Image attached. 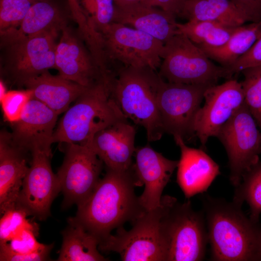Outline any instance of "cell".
<instances>
[{"mask_svg":"<svg viewBox=\"0 0 261 261\" xmlns=\"http://www.w3.org/2000/svg\"><path fill=\"white\" fill-rule=\"evenodd\" d=\"M106 169L90 195L77 206L75 216L72 217L99 243L114 229L127 222L131 223L146 211L135 193V188L142 185L133 164L126 171Z\"/></svg>","mask_w":261,"mask_h":261,"instance_id":"1","label":"cell"},{"mask_svg":"<svg viewBox=\"0 0 261 261\" xmlns=\"http://www.w3.org/2000/svg\"><path fill=\"white\" fill-rule=\"evenodd\" d=\"M203 203L212 261H261L259 221L247 217L233 201L206 195Z\"/></svg>","mask_w":261,"mask_h":261,"instance_id":"2","label":"cell"},{"mask_svg":"<svg viewBox=\"0 0 261 261\" xmlns=\"http://www.w3.org/2000/svg\"><path fill=\"white\" fill-rule=\"evenodd\" d=\"M162 78L150 68H118L110 83L114 100L128 119L143 127L149 142L160 140L165 132L158 105Z\"/></svg>","mask_w":261,"mask_h":261,"instance_id":"3","label":"cell"},{"mask_svg":"<svg viewBox=\"0 0 261 261\" xmlns=\"http://www.w3.org/2000/svg\"><path fill=\"white\" fill-rule=\"evenodd\" d=\"M110 81L88 87L64 112L55 129L53 143L87 145L99 131L127 119L112 96Z\"/></svg>","mask_w":261,"mask_h":261,"instance_id":"4","label":"cell"},{"mask_svg":"<svg viewBox=\"0 0 261 261\" xmlns=\"http://www.w3.org/2000/svg\"><path fill=\"white\" fill-rule=\"evenodd\" d=\"M172 198L162 196L159 206L138 217L130 230L123 227L117 229L116 234L100 242L99 249L116 252L124 261H166L163 218Z\"/></svg>","mask_w":261,"mask_h":261,"instance_id":"5","label":"cell"},{"mask_svg":"<svg viewBox=\"0 0 261 261\" xmlns=\"http://www.w3.org/2000/svg\"><path fill=\"white\" fill-rule=\"evenodd\" d=\"M159 74L166 81L211 87L222 78L232 79L229 70L214 64L186 36L174 35L164 44Z\"/></svg>","mask_w":261,"mask_h":261,"instance_id":"6","label":"cell"},{"mask_svg":"<svg viewBox=\"0 0 261 261\" xmlns=\"http://www.w3.org/2000/svg\"><path fill=\"white\" fill-rule=\"evenodd\" d=\"M204 217L203 212L192 208L189 201L180 203L173 197L163 219L166 261L204 259L208 242Z\"/></svg>","mask_w":261,"mask_h":261,"instance_id":"7","label":"cell"},{"mask_svg":"<svg viewBox=\"0 0 261 261\" xmlns=\"http://www.w3.org/2000/svg\"><path fill=\"white\" fill-rule=\"evenodd\" d=\"M107 61L120 67L159 68L164 44L151 35L129 26L112 22L100 33Z\"/></svg>","mask_w":261,"mask_h":261,"instance_id":"8","label":"cell"},{"mask_svg":"<svg viewBox=\"0 0 261 261\" xmlns=\"http://www.w3.org/2000/svg\"><path fill=\"white\" fill-rule=\"evenodd\" d=\"M258 127L245 102L216 136L226 149L230 180L235 187L240 183L243 175L260 161L261 131Z\"/></svg>","mask_w":261,"mask_h":261,"instance_id":"9","label":"cell"},{"mask_svg":"<svg viewBox=\"0 0 261 261\" xmlns=\"http://www.w3.org/2000/svg\"><path fill=\"white\" fill-rule=\"evenodd\" d=\"M65 144V156L56 175L64 196L63 208L83 203L100 178L102 160L87 145Z\"/></svg>","mask_w":261,"mask_h":261,"instance_id":"10","label":"cell"},{"mask_svg":"<svg viewBox=\"0 0 261 261\" xmlns=\"http://www.w3.org/2000/svg\"><path fill=\"white\" fill-rule=\"evenodd\" d=\"M208 87L169 82L162 78L157 101L165 132L184 140L195 136L194 119Z\"/></svg>","mask_w":261,"mask_h":261,"instance_id":"11","label":"cell"},{"mask_svg":"<svg viewBox=\"0 0 261 261\" xmlns=\"http://www.w3.org/2000/svg\"><path fill=\"white\" fill-rule=\"evenodd\" d=\"M204 103L198 110L194 121V136L204 146L208 139L216 137L222 127L244 104L241 82L230 79L206 89Z\"/></svg>","mask_w":261,"mask_h":261,"instance_id":"12","label":"cell"},{"mask_svg":"<svg viewBox=\"0 0 261 261\" xmlns=\"http://www.w3.org/2000/svg\"><path fill=\"white\" fill-rule=\"evenodd\" d=\"M30 154V166L23 179L16 204L29 216L44 220L50 215L53 201L61 191L60 185L51 167L52 157L39 150Z\"/></svg>","mask_w":261,"mask_h":261,"instance_id":"13","label":"cell"},{"mask_svg":"<svg viewBox=\"0 0 261 261\" xmlns=\"http://www.w3.org/2000/svg\"><path fill=\"white\" fill-rule=\"evenodd\" d=\"M54 28L10 44L8 70L20 84L30 77L55 68V51L58 31Z\"/></svg>","mask_w":261,"mask_h":261,"instance_id":"14","label":"cell"},{"mask_svg":"<svg viewBox=\"0 0 261 261\" xmlns=\"http://www.w3.org/2000/svg\"><path fill=\"white\" fill-rule=\"evenodd\" d=\"M58 116L44 104L32 98L20 120L11 124L14 143L27 153L39 150L52 157L51 146Z\"/></svg>","mask_w":261,"mask_h":261,"instance_id":"15","label":"cell"},{"mask_svg":"<svg viewBox=\"0 0 261 261\" xmlns=\"http://www.w3.org/2000/svg\"><path fill=\"white\" fill-rule=\"evenodd\" d=\"M55 51L56 69L62 77L86 87L107 80L109 75L99 68L91 53L66 25Z\"/></svg>","mask_w":261,"mask_h":261,"instance_id":"16","label":"cell"},{"mask_svg":"<svg viewBox=\"0 0 261 261\" xmlns=\"http://www.w3.org/2000/svg\"><path fill=\"white\" fill-rule=\"evenodd\" d=\"M134 154V169L142 186L145 185L139 199L143 207L148 211L160 205L163 190L178 160H169L148 145L136 148Z\"/></svg>","mask_w":261,"mask_h":261,"instance_id":"17","label":"cell"},{"mask_svg":"<svg viewBox=\"0 0 261 261\" xmlns=\"http://www.w3.org/2000/svg\"><path fill=\"white\" fill-rule=\"evenodd\" d=\"M136 130L127 119L116 122L97 133L88 145L106 169L126 171L133 163Z\"/></svg>","mask_w":261,"mask_h":261,"instance_id":"18","label":"cell"},{"mask_svg":"<svg viewBox=\"0 0 261 261\" xmlns=\"http://www.w3.org/2000/svg\"><path fill=\"white\" fill-rule=\"evenodd\" d=\"M180 150L176 181L185 197L206 191L220 174L219 165L203 150L187 146L180 136H174Z\"/></svg>","mask_w":261,"mask_h":261,"instance_id":"19","label":"cell"},{"mask_svg":"<svg viewBox=\"0 0 261 261\" xmlns=\"http://www.w3.org/2000/svg\"><path fill=\"white\" fill-rule=\"evenodd\" d=\"M27 153L14 143L11 132L0 134V213L16 205L29 167Z\"/></svg>","mask_w":261,"mask_h":261,"instance_id":"20","label":"cell"},{"mask_svg":"<svg viewBox=\"0 0 261 261\" xmlns=\"http://www.w3.org/2000/svg\"><path fill=\"white\" fill-rule=\"evenodd\" d=\"M175 17L141 2L123 6L115 5L113 22L146 33L165 44L178 33Z\"/></svg>","mask_w":261,"mask_h":261,"instance_id":"21","label":"cell"},{"mask_svg":"<svg viewBox=\"0 0 261 261\" xmlns=\"http://www.w3.org/2000/svg\"><path fill=\"white\" fill-rule=\"evenodd\" d=\"M21 84L31 91L32 98L58 115L66 111L71 103L88 88L59 75H52L48 71L27 79Z\"/></svg>","mask_w":261,"mask_h":261,"instance_id":"22","label":"cell"},{"mask_svg":"<svg viewBox=\"0 0 261 261\" xmlns=\"http://www.w3.org/2000/svg\"><path fill=\"white\" fill-rule=\"evenodd\" d=\"M63 14L58 7L48 0L35 1L19 26L1 34L9 44L43 31L57 28L62 29L66 25Z\"/></svg>","mask_w":261,"mask_h":261,"instance_id":"23","label":"cell"},{"mask_svg":"<svg viewBox=\"0 0 261 261\" xmlns=\"http://www.w3.org/2000/svg\"><path fill=\"white\" fill-rule=\"evenodd\" d=\"M179 16L188 21H215L231 27L248 21L231 0H188Z\"/></svg>","mask_w":261,"mask_h":261,"instance_id":"24","label":"cell"},{"mask_svg":"<svg viewBox=\"0 0 261 261\" xmlns=\"http://www.w3.org/2000/svg\"><path fill=\"white\" fill-rule=\"evenodd\" d=\"M68 226L61 232L63 241L59 251L58 261H108L99 251L98 239L87 232L72 217Z\"/></svg>","mask_w":261,"mask_h":261,"instance_id":"25","label":"cell"},{"mask_svg":"<svg viewBox=\"0 0 261 261\" xmlns=\"http://www.w3.org/2000/svg\"><path fill=\"white\" fill-rule=\"evenodd\" d=\"M261 36V21L238 27L229 39L218 47L198 46L210 59L230 67Z\"/></svg>","mask_w":261,"mask_h":261,"instance_id":"26","label":"cell"},{"mask_svg":"<svg viewBox=\"0 0 261 261\" xmlns=\"http://www.w3.org/2000/svg\"><path fill=\"white\" fill-rule=\"evenodd\" d=\"M39 231L26 228L9 242L0 244V261H43L49 260L54 244H44L36 239Z\"/></svg>","mask_w":261,"mask_h":261,"instance_id":"27","label":"cell"},{"mask_svg":"<svg viewBox=\"0 0 261 261\" xmlns=\"http://www.w3.org/2000/svg\"><path fill=\"white\" fill-rule=\"evenodd\" d=\"M178 33L186 36L198 46L218 47L223 45L238 27H231L220 23L209 21H188L177 22Z\"/></svg>","mask_w":261,"mask_h":261,"instance_id":"28","label":"cell"},{"mask_svg":"<svg viewBox=\"0 0 261 261\" xmlns=\"http://www.w3.org/2000/svg\"><path fill=\"white\" fill-rule=\"evenodd\" d=\"M232 201L241 205L246 202L250 207V218L259 221L261 213L260 161L243 175L240 183L235 187Z\"/></svg>","mask_w":261,"mask_h":261,"instance_id":"29","label":"cell"},{"mask_svg":"<svg viewBox=\"0 0 261 261\" xmlns=\"http://www.w3.org/2000/svg\"><path fill=\"white\" fill-rule=\"evenodd\" d=\"M245 102L261 130V64L241 71Z\"/></svg>","mask_w":261,"mask_h":261,"instance_id":"30","label":"cell"},{"mask_svg":"<svg viewBox=\"0 0 261 261\" xmlns=\"http://www.w3.org/2000/svg\"><path fill=\"white\" fill-rule=\"evenodd\" d=\"M0 244L9 242L23 230L30 228L39 231L35 222L27 218L28 213L16 205L0 215Z\"/></svg>","mask_w":261,"mask_h":261,"instance_id":"31","label":"cell"},{"mask_svg":"<svg viewBox=\"0 0 261 261\" xmlns=\"http://www.w3.org/2000/svg\"><path fill=\"white\" fill-rule=\"evenodd\" d=\"M35 1L31 0H0L1 35L18 28Z\"/></svg>","mask_w":261,"mask_h":261,"instance_id":"32","label":"cell"},{"mask_svg":"<svg viewBox=\"0 0 261 261\" xmlns=\"http://www.w3.org/2000/svg\"><path fill=\"white\" fill-rule=\"evenodd\" d=\"M95 29L100 33L113 22L114 0H78Z\"/></svg>","mask_w":261,"mask_h":261,"instance_id":"33","label":"cell"},{"mask_svg":"<svg viewBox=\"0 0 261 261\" xmlns=\"http://www.w3.org/2000/svg\"><path fill=\"white\" fill-rule=\"evenodd\" d=\"M32 98V92L29 89L7 91L0 99L5 120L11 124L19 120Z\"/></svg>","mask_w":261,"mask_h":261,"instance_id":"34","label":"cell"},{"mask_svg":"<svg viewBox=\"0 0 261 261\" xmlns=\"http://www.w3.org/2000/svg\"><path fill=\"white\" fill-rule=\"evenodd\" d=\"M261 64V36L250 49L228 68L231 74L241 72L243 70Z\"/></svg>","mask_w":261,"mask_h":261,"instance_id":"35","label":"cell"},{"mask_svg":"<svg viewBox=\"0 0 261 261\" xmlns=\"http://www.w3.org/2000/svg\"><path fill=\"white\" fill-rule=\"evenodd\" d=\"M246 16L248 21H261V0H231Z\"/></svg>","mask_w":261,"mask_h":261,"instance_id":"36","label":"cell"},{"mask_svg":"<svg viewBox=\"0 0 261 261\" xmlns=\"http://www.w3.org/2000/svg\"><path fill=\"white\" fill-rule=\"evenodd\" d=\"M188 0H145V3L158 7L175 16H180L184 5Z\"/></svg>","mask_w":261,"mask_h":261,"instance_id":"37","label":"cell"},{"mask_svg":"<svg viewBox=\"0 0 261 261\" xmlns=\"http://www.w3.org/2000/svg\"><path fill=\"white\" fill-rule=\"evenodd\" d=\"M115 5L123 6L138 2H144L145 0H114Z\"/></svg>","mask_w":261,"mask_h":261,"instance_id":"38","label":"cell"},{"mask_svg":"<svg viewBox=\"0 0 261 261\" xmlns=\"http://www.w3.org/2000/svg\"><path fill=\"white\" fill-rule=\"evenodd\" d=\"M6 86L3 82L0 80V99H2L7 92Z\"/></svg>","mask_w":261,"mask_h":261,"instance_id":"39","label":"cell"},{"mask_svg":"<svg viewBox=\"0 0 261 261\" xmlns=\"http://www.w3.org/2000/svg\"><path fill=\"white\" fill-rule=\"evenodd\" d=\"M67 1L70 9L76 8L79 4L78 0H67Z\"/></svg>","mask_w":261,"mask_h":261,"instance_id":"40","label":"cell"},{"mask_svg":"<svg viewBox=\"0 0 261 261\" xmlns=\"http://www.w3.org/2000/svg\"><path fill=\"white\" fill-rule=\"evenodd\" d=\"M33 0V1H36V0Z\"/></svg>","mask_w":261,"mask_h":261,"instance_id":"41","label":"cell"},{"mask_svg":"<svg viewBox=\"0 0 261 261\" xmlns=\"http://www.w3.org/2000/svg\"></svg>","mask_w":261,"mask_h":261,"instance_id":"42","label":"cell"}]
</instances>
